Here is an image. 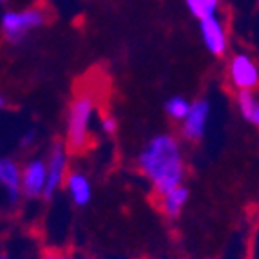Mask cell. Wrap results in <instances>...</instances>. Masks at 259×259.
<instances>
[{"mask_svg":"<svg viewBox=\"0 0 259 259\" xmlns=\"http://www.w3.org/2000/svg\"><path fill=\"white\" fill-rule=\"evenodd\" d=\"M136 168L147 180L156 196L183 185L187 163L180 138L170 133L151 136L136 156Z\"/></svg>","mask_w":259,"mask_h":259,"instance_id":"cell-1","label":"cell"},{"mask_svg":"<svg viewBox=\"0 0 259 259\" xmlns=\"http://www.w3.org/2000/svg\"><path fill=\"white\" fill-rule=\"evenodd\" d=\"M96 102L91 93H78L71 100L65 114V147L67 151H83L91 140V125Z\"/></svg>","mask_w":259,"mask_h":259,"instance_id":"cell-2","label":"cell"},{"mask_svg":"<svg viewBox=\"0 0 259 259\" xmlns=\"http://www.w3.org/2000/svg\"><path fill=\"white\" fill-rule=\"evenodd\" d=\"M48 22V11L42 8L8 9L0 15V33L11 46L22 44L31 33L42 29Z\"/></svg>","mask_w":259,"mask_h":259,"instance_id":"cell-3","label":"cell"},{"mask_svg":"<svg viewBox=\"0 0 259 259\" xmlns=\"http://www.w3.org/2000/svg\"><path fill=\"white\" fill-rule=\"evenodd\" d=\"M69 151L64 142H53L46 158V187H44V201H51L56 192L64 187L69 172Z\"/></svg>","mask_w":259,"mask_h":259,"instance_id":"cell-4","label":"cell"},{"mask_svg":"<svg viewBox=\"0 0 259 259\" xmlns=\"http://www.w3.org/2000/svg\"><path fill=\"white\" fill-rule=\"evenodd\" d=\"M210 114H212L210 100L198 98L194 102H190V109L187 112V116L180 121V138L189 143L201 142L205 133H207Z\"/></svg>","mask_w":259,"mask_h":259,"instance_id":"cell-5","label":"cell"},{"mask_svg":"<svg viewBox=\"0 0 259 259\" xmlns=\"http://www.w3.org/2000/svg\"><path fill=\"white\" fill-rule=\"evenodd\" d=\"M229 78L236 91H255L259 85V69L248 53H236L229 62Z\"/></svg>","mask_w":259,"mask_h":259,"instance_id":"cell-6","label":"cell"},{"mask_svg":"<svg viewBox=\"0 0 259 259\" xmlns=\"http://www.w3.org/2000/svg\"><path fill=\"white\" fill-rule=\"evenodd\" d=\"M199 35L212 56H225L229 51V31L220 15L199 18Z\"/></svg>","mask_w":259,"mask_h":259,"instance_id":"cell-7","label":"cell"},{"mask_svg":"<svg viewBox=\"0 0 259 259\" xmlns=\"http://www.w3.org/2000/svg\"><path fill=\"white\" fill-rule=\"evenodd\" d=\"M44 187H46V158H29L20 165V190L22 198L42 199Z\"/></svg>","mask_w":259,"mask_h":259,"instance_id":"cell-8","label":"cell"},{"mask_svg":"<svg viewBox=\"0 0 259 259\" xmlns=\"http://www.w3.org/2000/svg\"><path fill=\"white\" fill-rule=\"evenodd\" d=\"M0 190L4 192L9 207H17L20 203V163L9 156L0 158Z\"/></svg>","mask_w":259,"mask_h":259,"instance_id":"cell-9","label":"cell"},{"mask_svg":"<svg viewBox=\"0 0 259 259\" xmlns=\"http://www.w3.org/2000/svg\"><path fill=\"white\" fill-rule=\"evenodd\" d=\"M64 189L71 203L76 208H85L93 201V183L83 170H69L64 182Z\"/></svg>","mask_w":259,"mask_h":259,"instance_id":"cell-10","label":"cell"},{"mask_svg":"<svg viewBox=\"0 0 259 259\" xmlns=\"http://www.w3.org/2000/svg\"><path fill=\"white\" fill-rule=\"evenodd\" d=\"M189 198H190V190L185 183L180 187H174V189H170L165 194L158 196L161 212H163L168 220H178V218L182 216L183 208L189 203Z\"/></svg>","mask_w":259,"mask_h":259,"instance_id":"cell-11","label":"cell"},{"mask_svg":"<svg viewBox=\"0 0 259 259\" xmlns=\"http://www.w3.org/2000/svg\"><path fill=\"white\" fill-rule=\"evenodd\" d=\"M236 105L243 120L248 125L259 127V100L255 91H238L236 93Z\"/></svg>","mask_w":259,"mask_h":259,"instance_id":"cell-12","label":"cell"},{"mask_svg":"<svg viewBox=\"0 0 259 259\" xmlns=\"http://www.w3.org/2000/svg\"><path fill=\"white\" fill-rule=\"evenodd\" d=\"M163 109H165V114L168 116V120L180 123V121L187 116V112H189L190 100L183 95H174L165 102Z\"/></svg>","mask_w":259,"mask_h":259,"instance_id":"cell-13","label":"cell"},{"mask_svg":"<svg viewBox=\"0 0 259 259\" xmlns=\"http://www.w3.org/2000/svg\"><path fill=\"white\" fill-rule=\"evenodd\" d=\"M185 6L192 13V17L199 20V18L210 17V15H218L221 0H185Z\"/></svg>","mask_w":259,"mask_h":259,"instance_id":"cell-14","label":"cell"},{"mask_svg":"<svg viewBox=\"0 0 259 259\" xmlns=\"http://www.w3.org/2000/svg\"><path fill=\"white\" fill-rule=\"evenodd\" d=\"M98 127L105 136H114L118 133V118L111 112H104V114H100Z\"/></svg>","mask_w":259,"mask_h":259,"instance_id":"cell-15","label":"cell"},{"mask_svg":"<svg viewBox=\"0 0 259 259\" xmlns=\"http://www.w3.org/2000/svg\"><path fill=\"white\" fill-rule=\"evenodd\" d=\"M36 140H38V133H36V129H27L20 134L18 145H20L22 149H31L36 143Z\"/></svg>","mask_w":259,"mask_h":259,"instance_id":"cell-16","label":"cell"},{"mask_svg":"<svg viewBox=\"0 0 259 259\" xmlns=\"http://www.w3.org/2000/svg\"><path fill=\"white\" fill-rule=\"evenodd\" d=\"M44 259H74L71 254H67V252H62V250H53V252H49L48 255Z\"/></svg>","mask_w":259,"mask_h":259,"instance_id":"cell-17","label":"cell"},{"mask_svg":"<svg viewBox=\"0 0 259 259\" xmlns=\"http://www.w3.org/2000/svg\"><path fill=\"white\" fill-rule=\"evenodd\" d=\"M6 107H8V100H6V96L2 95V93H0V111Z\"/></svg>","mask_w":259,"mask_h":259,"instance_id":"cell-18","label":"cell"},{"mask_svg":"<svg viewBox=\"0 0 259 259\" xmlns=\"http://www.w3.org/2000/svg\"><path fill=\"white\" fill-rule=\"evenodd\" d=\"M0 259H9V257L6 254H0Z\"/></svg>","mask_w":259,"mask_h":259,"instance_id":"cell-19","label":"cell"},{"mask_svg":"<svg viewBox=\"0 0 259 259\" xmlns=\"http://www.w3.org/2000/svg\"><path fill=\"white\" fill-rule=\"evenodd\" d=\"M6 2H8V0H0V6H4Z\"/></svg>","mask_w":259,"mask_h":259,"instance_id":"cell-20","label":"cell"}]
</instances>
